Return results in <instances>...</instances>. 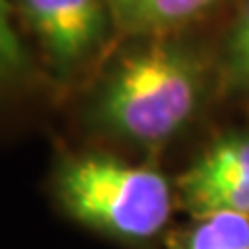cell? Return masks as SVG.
I'll use <instances>...</instances> for the list:
<instances>
[{"label":"cell","mask_w":249,"mask_h":249,"mask_svg":"<svg viewBox=\"0 0 249 249\" xmlns=\"http://www.w3.org/2000/svg\"><path fill=\"white\" fill-rule=\"evenodd\" d=\"M201 91L204 69L196 54L175 42H152L112 69L96 114L112 133L156 145L189 123Z\"/></svg>","instance_id":"1"},{"label":"cell","mask_w":249,"mask_h":249,"mask_svg":"<svg viewBox=\"0 0 249 249\" xmlns=\"http://www.w3.org/2000/svg\"><path fill=\"white\" fill-rule=\"evenodd\" d=\"M21 6L60 69L79 62L104 34L106 15L100 0H21Z\"/></svg>","instance_id":"3"},{"label":"cell","mask_w":249,"mask_h":249,"mask_svg":"<svg viewBox=\"0 0 249 249\" xmlns=\"http://www.w3.org/2000/svg\"><path fill=\"white\" fill-rule=\"evenodd\" d=\"M229 73L241 88H249V2L229 42Z\"/></svg>","instance_id":"9"},{"label":"cell","mask_w":249,"mask_h":249,"mask_svg":"<svg viewBox=\"0 0 249 249\" xmlns=\"http://www.w3.org/2000/svg\"><path fill=\"white\" fill-rule=\"evenodd\" d=\"M199 175H237L249 178V137L231 135L214 143L189 166Z\"/></svg>","instance_id":"7"},{"label":"cell","mask_w":249,"mask_h":249,"mask_svg":"<svg viewBox=\"0 0 249 249\" xmlns=\"http://www.w3.org/2000/svg\"><path fill=\"white\" fill-rule=\"evenodd\" d=\"M218 0H108L114 25L124 34H158L197 17Z\"/></svg>","instance_id":"4"},{"label":"cell","mask_w":249,"mask_h":249,"mask_svg":"<svg viewBox=\"0 0 249 249\" xmlns=\"http://www.w3.org/2000/svg\"><path fill=\"white\" fill-rule=\"evenodd\" d=\"M56 191L73 218L129 241L158 235L173 210V193L160 173L102 154L67 160Z\"/></svg>","instance_id":"2"},{"label":"cell","mask_w":249,"mask_h":249,"mask_svg":"<svg viewBox=\"0 0 249 249\" xmlns=\"http://www.w3.org/2000/svg\"><path fill=\"white\" fill-rule=\"evenodd\" d=\"M183 206L191 214L206 216L216 212H235L249 216V178L237 175L187 173L178 181Z\"/></svg>","instance_id":"5"},{"label":"cell","mask_w":249,"mask_h":249,"mask_svg":"<svg viewBox=\"0 0 249 249\" xmlns=\"http://www.w3.org/2000/svg\"><path fill=\"white\" fill-rule=\"evenodd\" d=\"M178 249H249V216L235 212L199 216Z\"/></svg>","instance_id":"6"},{"label":"cell","mask_w":249,"mask_h":249,"mask_svg":"<svg viewBox=\"0 0 249 249\" xmlns=\"http://www.w3.org/2000/svg\"><path fill=\"white\" fill-rule=\"evenodd\" d=\"M29 69V56L11 23L9 0H0V85L15 81Z\"/></svg>","instance_id":"8"}]
</instances>
